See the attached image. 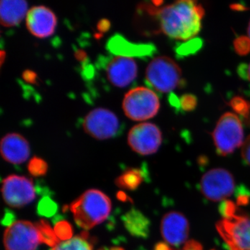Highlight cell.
Masks as SVG:
<instances>
[{
    "label": "cell",
    "instance_id": "21",
    "mask_svg": "<svg viewBox=\"0 0 250 250\" xmlns=\"http://www.w3.org/2000/svg\"><path fill=\"white\" fill-rule=\"evenodd\" d=\"M35 225L39 231L41 243H45L52 248L60 243V240L56 235L54 229L51 228L48 222L45 220H41Z\"/></svg>",
    "mask_w": 250,
    "mask_h": 250
},
{
    "label": "cell",
    "instance_id": "2",
    "mask_svg": "<svg viewBox=\"0 0 250 250\" xmlns=\"http://www.w3.org/2000/svg\"><path fill=\"white\" fill-rule=\"evenodd\" d=\"M78 226L89 230L103 223L111 210L109 197L96 189L87 190L70 206Z\"/></svg>",
    "mask_w": 250,
    "mask_h": 250
},
{
    "label": "cell",
    "instance_id": "15",
    "mask_svg": "<svg viewBox=\"0 0 250 250\" xmlns=\"http://www.w3.org/2000/svg\"><path fill=\"white\" fill-rule=\"evenodd\" d=\"M3 159L14 164H21L27 160L30 147L27 140L19 134H6L0 145Z\"/></svg>",
    "mask_w": 250,
    "mask_h": 250
},
{
    "label": "cell",
    "instance_id": "27",
    "mask_svg": "<svg viewBox=\"0 0 250 250\" xmlns=\"http://www.w3.org/2000/svg\"><path fill=\"white\" fill-rule=\"evenodd\" d=\"M181 107L186 111H192L197 104V100L194 95H185L179 100Z\"/></svg>",
    "mask_w": 250,
    "mask_h": 250
},
{
    "label": "cell",
    "instance_id": "16",
    "mask_svg": "<svg viewBox=\"0 0 250 250\" xmlns=\"http://www.w3.org/2000/svg\"><path fill=\"white\" fill-rule=\"evenodd\" d=\"M28 4L23 0H1L0 1V18L4 27L17 26L27 16Z\"/></svg>",
    "mask_w": 250,
    "mask_h": 250
},
{
    "label": "cell",
    "instance_id": "11",
    "mask_svg": "<svg viewBox=\"0 0 250 250\" xmlns=\"http://www.w3.org/2000/svg\"><path fill=\"white\" fill-rule=\"evenodd\" d=\"M162 143V134L156 125L149 123L135 125L128 134L130 147L141 155H150L157 152Z\"/></svg>",
    "mask_w": 250,
    "mask_h": 250
},
{
    "label": "cell",
    "instance_id": "6",
    "mask_svg": "<svg viewBox=\"0 0 250 250\" xmlns=\"http://www.w3.org/2000/svg\"><path fill=\"white\" fill-rule=\"evenodd\" d=\"M123 108L126 117L132 121H147L157 114L160 101L154 90L146 87H137L125 95Z\"/></svg>",
    "mask_w": 250,
    "mask_h": 250
},
{
    "label": "cell",
    "instance_id": "12",
    "mask_svg": "<svg viewBox=\"0 0 250 250\" xmlns=\"http://www.w3.org/2000/svg\"><path fill=\"white\" fill-rule=\"evenodd\" d=\"M105 70L107 80L112 85L123 88L136 78L138 67L131 57L116 56L108 61Z\"/></svg>",
    "mask_w": 250,
    "mask_h": 250
},
{
    "label": "cell",
    "instance_id": "23",
    "mask_svg": "<svg viewBox=\"0 0 250 250\" xmlns=\"http://www.w3.org/2000/svg\"><path fill=\"white\" fill-rule=\"evenodd\" d=\"M54 229L59 239L62 241H68L71 239L73 235L72 225L65 220H61L56 223Z\"/></svg>",
    "mask_w": 250,
    "mask_h": 250
},
{
    "label": "cell",
    "instance_id": "4",
    "mask_svg": "<svg viewBox=\"0 0 250 250\" xmlns=\"http://www.w3.org/2000/svg\"><path fill=\"white\" fill-rule=\"evenodd\" d=\"M146 77L148 85L160 93H170L182 83L180 67L167 57H158L153 59L146 69Z\"/></svg>",
    "mask_w": 250,
    "mask_h": 250
},
{
    "label": "cell",
    "instance_id": "34",
    "mask_svg": "<svg viewBox=\"0 0 250 250\" xmlns=\"http://www.w3.org/2000/svg\"><path fill=\"white\" fill-rule=\"evenodd\" d=\"M118 198H119L120 200H129V197L126 196V195H125L124 192H118Z\"/></svg>",
    "mask_w": 250,
    "mask_h": 250
},
{
    "label": "cell",
    "instance_id": "24",
    "mask_svg": "<svg viewBox=\"0 0 250 250\" xmlns=\"http://www.w3.org/2000/svg\"><path fill=\"white\" fill-rule=\"evenodd\" d=\"M57 208L55 202L48 197H45L39 203V213L45 216H52L56 213Z\"/></svg>",
    "mask_w": 250,
    "mask_h": 250
},
{
    "label": "cell",
    "instance_id": "36",
    "mask_svg": "<svg viewBox=\"0 0 250 250\" xmlns=\"http://www.w3.org/2000/svg\"><path fill=\"white\" fill-rule=\"evenodd\" d=\"M248 36H249V38H250V22H249V24H248Z\"/></svg>",
    "mask_w": 250,
    "mask_h": 250
},
{
    "label": "cell",
    "instance_id": "25",
    "mask_svg": "<svg viewBox=\"0 0 250 250\" xmlns=\"http://www.w3.org/2000/svg\"><path fill=\"white\" fill-rule=\"evenodd\" d=\"M235 50L240 55H246L250 52V39L249 37L241 36L233 42Z\"/></svg>",
    "mask_w": 250,
    "mask_h": 250
},
{
    "label": "cell",
    "instance_id": "26",
    "mask_svg": "<svg viewBox=\"0 0 250 250\" xmlns=\"http://www.w3.org/2000/svg\"><path fill=\"white\" fill-rule=\"evenodd\" d=\"M231 106L233 111L243 116L247 114L250 110V103L240 97L234 98L231 100Z\"/></svg>",
    "mask_w": 250,
    "mask_h": 250
},
{
    "label": "cell",
    "instance_id": "3",
    "mask_svg": "<svg viewBox=\"0 0 250 250\" xmlns=\"http://www.w3.org/2000/svg\"><path fill=\"white\" fill-rule=\"evenodd\" d=\"M223 218L217 224V230L229 250H250V218L237 214L232 202L223 206Z\"/></svg>",
    "mask_w": 250,
    "mask_h": 250
},
{
    "label": "cell",
    "instance_id": "7",
    "mask_svg": "<svg viewBox=\"0 0 250 250\" xmlns=\"http://www.w3.org/2000/svg\"><path fill=\"white\" fill-rule=\"evenodd\" d=\"M235 180L232 174L223 168H214L204 174L200 190L204 196L212 202L226 200L232 195Z\"/></svg>",
    "mask_w": 250,
    "mask_h": 250
},
{
    "label": "cell",
    "instance_id": "8",
    "mask_svg": "<svg viewBox=\"0 0 250 250\" xmlns=\"http://www.w3.org/2000/svg\"><path fill=\"white\" fill-rule=\"evenodd\" d=\"M83 128L94 139L106 140L117 136L121 124L114 113L106 108H98L85 116Z\"/></svg>",
    "mask_w": 250,
    "mask_h": 250
},
{
    "label": "cell",
    "instance_id": "10",
    "mask_svg": "<svg viewBox=\"0 0 250 250\" xmlns=\"http://www.w3.org/2000/svg\"><path fill=\"white\" fill-rule=\"evenodd\" d=\"M1 192L4 202L14 208H21L29 205L36 198L33 181L27 177L16 174L4 179Z\"/></svg>",
    "mask_w": 250,
    "mask_h": 250
},
{
    "label": "cell",
    "instance_id": "35",
    "mask_svg": "<svg viewBox=\"0 0 250 250\" xmlns=\"http://www.w3.org/2000/svg\"><path fill=\"white\" fill-rule=\"evenodd\" d=\"M109 250H125L123 249L122 248H119V247H114V248H112Z\"/></svg>",
    "mask_w": 250,
    "mask_h": 250
},
{
    "label": "cell",
    "instance_id": "9",
    "mask_svg": "<svg viewBox=\"0 0 250 250\" xmlns=\"http://www.w3.org/2000/svg\"><path fill=\"white\" fill-rule=\"evenodd\" d=\"M40 243L35 224L30 222H14L5 230L4 245L6 250H36Z\"/></svg>",
    "mask_w": 250,
    "mask_h": 250
},
{
    "label": "cell",
    "instance_id": "17",
    "mask_svg": "<svg viewBox=\"0 0 250 250\" xmlns=\"http://www.w3.org/2000/svg\"><path fill=\"white\" fill-rule=\"evenodd\" d=\"M123 220L126 229L134 236L146 237L149 233V220L139 210H130L125 215Z\"/></svg>",
    "mask_w": 250,
    "mask_h": 250
},
{
    "label": "cell",
    "instance_id": "22",
    "mask_svg": "<svg viewBox=\"0 0 250 250\" xmlns=\"http://www.w3.org/2000/svg\"><path fill=\"white\" fill-rule=\"evenodd\" d=\"M48 166L43 159L34 156L28 164V170L34 177L44 176L47 172Z\"/></svg>",
    "mask_w": 250,
    "mask_h": 250
},
{
    "label": "cell",
    "instance_id": "13",
    "mask_svg": "<svg viewBox=\"0 0 250 250\" xmlns=\"http://www.w3.org/2000/svg\"><path fill=\"white\" fill-rule=\"evenodd\" d=\"M57 17L52 10L44 6H36L28 11L26 25L32 35L45 39L54 34L57 27Z\"/></svg>",
    "mask_w": 250,
    "mask_h": 250
},
{
    "label": "cell",
    "instance_id": "29",
    "mask_svg": "<svg viewBox=\"0 0 250 250\" xmlns=\"http://www.w3.org/2000/svg\"><path fill=\"white\" fill-rule=\"evenodd\" d=\"M182 250H203V248L198 242L190 240L184 244L183 249Z\"/></svg>",
    "mask_w": 250,
    "mask_h": 250
},
{
    "label": "cell",
    "instance_id": "14",
    "mask_svg": "<svg viewBox=\"0 0 250 250\" xmlns=\"http://www.w3.org/2000/svg\"><path fill=\"white\" fill-rule=\"evenodd\" d=\"M161 234L167 244L178 247L187 242L189 223L182 213L170 211L161 220Z\"/></svg>",
    "mask_w": 250,
    "mask_h": 250
},
{
    "label": "cell",
    "instance_id": "33",
    "mask_svg": "<svg viewBox=\"0 0 250 250\" xmlns=\"http://www.w3.org/2000/svg\"><path fill=\"white\" fill-rule=\"evenodd\" d=\"M241 72L242 74H243V76L245 77V78L249 80L250 82V62L249 65H247L246 67H245L243 71H241Z\"/></svg>",
    "mask_w": 250,
    "mask_h": 250
},
{
    "label": "cell",
    "instance_id": "1",
    "mask_svg": "<svg viewBox=\"0 0 250 250\" xmlns=\"http://www.w3.org/2000/svg\"><path fill=\"white\" fill-rule=\"evenodd\" d=\"M161 31L170 39L187 41L200 33L205 9L196 1L183 0L153 8Z\"/></svg>",
    "mask_w": 250,
    "mask_h": 250
},
{
    "label": "cell",
    "instance_id": "31",
    "mask_svg": "<svg viewBox=\"0 0 250 250\" xmlns=\"http://www.w3.org/2000/svg\"><path fill=\"white\" fill-rule=\"evenodd\" d=\"M98 27L99 30L104 32V31H106L109 29L110 22H108L107 20H103L99 23Z\"/></svg>",
    "mask_w": 250,
    "mask_h": 250
},
{
    "label": "cell",
    "instance_id": "30",
    "mask_svg": "<svg viewBox=\"0 0 250 250\" xmlns=\"http://www.w3.org/2000/svg\"><path fill=\"white\" fill-rule=\"evenodd\" d=\"M22 77L26 82L29 83H35L37 75L35 72L31 71V70H26L23 72Z\"/></svg>",
    "mask_w": 250,
    "mask_h": 250
},
{
    "label": "cell",
    "instance_id": "28",
    "mask_svg": "<svg viewBox=\"0 0 250 250\" xmlns=\"http://www.w3.org/2000/svg\"><path fill=\"white\" fill-rule=\"evenodd\" d=\"M241 155L247 165L250 166V135L246 138L242 146Z\"/></svg>",
    "mask_w": 250,
    "mask_h": 250
},
{
    "label": "cell",
    "instance_id": "19",
    "mask_svg": "<svg viewBox=\"0 0 250 250\" xmlns=\"http://www.w3.org/2000/svg\"><path fill=\"white\" fill-rule=\"evenodd\" d=\"M143 172L138 168L127 169L116 179V185L125 190H136L144 180Z\"/></svg>",
    "mask_w": 250,
    "mask_h": 250
},
{
    "label": "cell",
    "instance_id": "32",
    "mask_svg": "<svg viewBox=\"0 0 250 250\" xmlns=\"http://www.w3.org/2000/svg\"><path fill=\"white\" fill-rule=\"evenodd\" d=\"M154 250H172V249L166 243H159L156 245Z\"/></svg>",
    "mask_w": 250,
    "mask_h": 250
},
{
    "label": "cell",
    "instance_id": "20",
    "mask_svg": "<svg viewBox=\"0 0 250 250\" xmlns=\"http://www.w3.org/2000/svg\"><path fill=\"white\" fill-rule=\"evenodd\" d=\"M89 240V234L83 232L80 236L62 241L51 250H93V244Z\"/></svg>",
    "mask_w": 250,
    "mask_h": 250
},
{
    "label": "cell",
    "instance_id": "5",
    "mask_svg": "<svg viewBox=\"0 0 250 250\" xmlns=\"http://www.w3.org/2000/svg\"><path fill=\"white\" fill-rule=\"evenodd\" d=\"M212 137L219 155L232 154L245 141L241 119L235 113H225L217 123Z\"/></svg>",
    "mask_w": 250,
    "mask_h": 250
},
{
    "label": "cell",
    "instance_id": "18",
    "mask_svg": "<svg viewBox=\"0 0 250 250\" xmlns=\"http://www.w3.org/2000/svg\"><path fill=\"white\" fill-rule=\"evenodd\" d=\"M108 46L110 47L111 52L113 53L121 54L120 56H123L126 50L128 52L126 53V57H129V55H148L151 52L152 49L149 45H133L129 43L127 41H125L119 36H115L112 40L110 41Z\"/></svg>",
    "mask_w": 250,
    "mask_h": 250
}]
</instances>
